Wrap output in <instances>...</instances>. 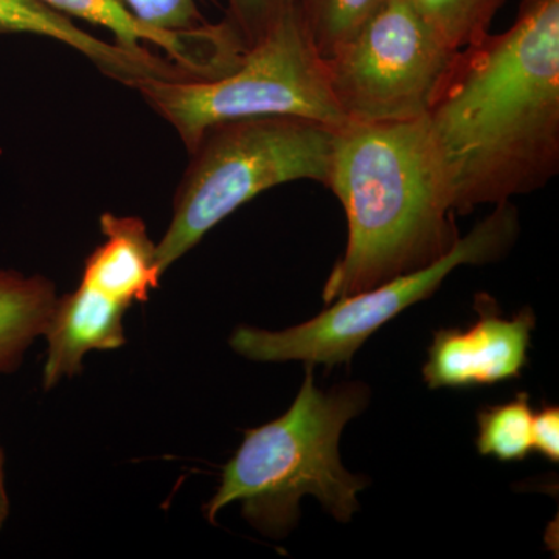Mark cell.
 <instances>
[{"label": "cell", "mask_w": 559, "mask_h": 559, "mask_svg": "<svg viewBox=\"0 0 559 559\" xmlns=\"http://www.w3.org/2000/svg\"><path fill=\"white\" fill-rule=\"evenodd\" d=\"M334 131L297 117L226 121L205 131L189 153L170 224L156 242L162 274L264 191L297 180L326 187Z\"/></svg>", "instance_id": "obj_4"}, {"label": "cell", "mask_w": 559, "mask_h": 559, "mask_svg": "<svg viewBox=\"0 0 559 559\" xmlns=\"http://www.w3.org/2000/svg\"><path fill=\"white\" fill-rule=\"evenodd\" d=\"M143 102L179 135L186 150L226 121L297 117L333 130L347 127L297 5L246 49L237 68L213 80H146L135 84Z\"/></svg>", "instance_id": "obj_5"}, {"label": "cell", "mask_w": 559, "mask_h": 559, "mask_svg": "<svg viewBox=\"0 0 559 559\" xmlns=\"http://www.w3.org/2000/svg\"><path fill=\"white\" fill-rule=\"evenodd\" d=\"M455 215L559 173V0H524L509 31L460 50L425 117Z\"/></svg>", "instance_id": "obj_1"}, {"label": "cell", "mask_w": 559, "mask_h": 559, "mask_svg": "<svg viewBox=\"0 0 559 559\" xmlns=\"http://www.w3.org/2000/svg\"><path fill=\"white\" fill-rule=\"evenodd\" d=\"M10 516V498L5 485V455L0 447V530Z\"/></svg>", "instance_id": "obj_20"}, {"label": "cell", "mask_w": 559, "mask_h": 559, "mask_svg": "<svg viewBox=\"0 0 559 559\" xmlns=\"http://www.w3.org/2000/svg\"><path fill=\"white\" fill-rule=\"evenodd\" d=\"M459 51L433 33L409 0H389L323 62L348 124L404 123L425 119Z\"/></svg>", "instance_id": "obj_7"}, {"label": "cell", "mask_w": 559, "mask_h": 559, "mask_svg": "<svg viewBox=\"0 0 559 559\" xmlns=\"http://www.w3.org/2000/svg\"><path fill=\"white\" fill-rule=\"evenodd\" d=\"M100 229L106 240L87 257L81 282L130 308L148 300L164 274L145 223L103 213Z\"/></svg>", "instance_id": "obj_12"}, {"label": "cell", "mask_w": 559, "mask_h": 559, "mask_svg": "<svg viewBox=\"0 0 559 559\" xmlns=\"http://www.w3.org/2000/svg\"><path fill=\"white\" fill-rule=\"evenodd\" d=\"M57 299L51 280L0 270V374L20 369L33 342L44 336Z\"/></svg>", "instance_id": "obj_13"}, {"label": "cell", "mask_w": 559, "mask_h": 559, "mask_svg": "<svg viewBox=\"0 0 559 559\" xmlns=\"http://www.w3.org/2000/svg\"><path fill=\"white\" fill-rule=\"evenodd\" d=\"M419 16L452 50H463L489 35L506 0H409Z\"/></svg>", "instance_id": "obj_16"}, {"label": "cell", "mask_w": 559, "mask_h": 559, "mask_svg": "<svg viewBox=\"0 0 559 559\" xmlns=\"http://www.w3.org/2000/svg\"><path fill=\"white\" fill-rule=\"evenodd\" d=\"M314 367L305 364L304 384L288 412L245 430L204 507L210 524H216L221 510L240 502L250 525L278 538L296 525L305 496L318 499L340 522L359 510L358 495L369 481L344 468L340 440L349 419L366 409L369 389L360 382L319 389Z\"/></svg>", "instance_id": "obj_3"}, {"label": "cell", "mask_w": 559, "mask_h": 559, "mask_svg": "<svg viewBox=\"0 0 559 559\" xmlns=\"http://www.w3.org/2000/svg\"><path fill=\"white\" fill-rule=\"evenodd\" d=\"M226 21L249 49L297 5V0H226Z\"/></svg>", "instance_id": "obj_17"}, {"label": "cell", "mask_w": 559, "mask_h": 559, "mask_svg": "<svg viewBox=\"0 0 559 559\" xmlns=\"http://www.w3.org/2000/svg\"><path fill=\"white\" fill-rule=\"evenodd\" d=\"M326 189L348 223L326 305L429 266L459 241L450 187L425 119L334 131Z\"/></svg>", "instance_id": "obj_2"}, {"label": "cell", "mask_w": 559, "mask_h": 559, "mask_svg": "<svg viewBox=\"0 0 559 559\" xmlns=\"http://www.w3.org/2000/svg\"><path fill=\"white\" fill-rule=\"evenodd\" d=\"M474 308L480 318L468 329H443L433 334L423 366V378L430 390L513 381L527 367L536 325L532 308L502 318L487 294H477Z\"/></svg>", "instance_id": "obj_8"}, {"label": "cell", "mask_w": 559, "mask_h": 559, "mask_svg": "<svg viewBox=\"0 0 559 559\" xmlns=\"http://www.w3.org/2000/svg\"><path fill=\"white\" fill-rule=\"evenodd\" d=\"M533 415L527 392L477 414V451L500 462H521L533 451Z\"/></svg>", "instance_id": "obj_14"}, {"label": "cell", "mask_w": 559, "mask_h": 559, "mask_svg": "<svg viewBox=\"0 0 559 559\" xmlns=\"http://www.w3.org/2000/svg\"><path fill=\"white\" fill-rule=\"evenodd\" d=\"M533 451L551 463L559 462V409L546 406L533 415Z\"/></svg>", "instance_id": "obj_19"}, {"label": "cell", "mask_w": 559, "mask_h": 559, "mask_svg": "<svg viewBox=\"0 0 559 559\" xmlns=\"http://www.w3.org/2000/svg\"><path fill=\"white\" fill-rule=\"evenodd\" d=\"M520 229L516 205L500 202L466 237H460L447 255L429 266L333 301L316 318L290 329L238 326L230 336V347L257 362L304 360L329 369L349 364L371 334L412 305L429 299L452 271L463 264L480 266L503 259L516 245Z\"/></svg>", "instance_id": "obj_6"}, {"label": "cell", "mask_w": 559, "mask_h": 559, "mask_svg": "<svg viewBox=\"0 0 559 559\" xmlns=\"http://www.w3.org/2000/svg\"><path fill=\"white\" fill-rule=\"evenodd\" d=\"M143 22L160 31L189 32L207 24L200 0H121Z\"/></svg>", "instance_id": "obj_18"}, {"label": "cell", "mask_w": 559, "mask_h": 559, "mask_svg": "<svg viewBox=\"0 0 559 559\" xmlns=\"http://www.w3.org/2000/svg\"><path fill=\"white\" fill-rule=\"evenodd\" d=\"M128 310L127 305L83 282L73 293L58 297L44 331V390L80 374L87 353L123 347V318Z\"/></svg>", "instance_id": "obj_11"}, {"label": "cell", "mask_w": 559, "mask_h": 559, "mask_svg": "<svg viewBox=\"0 0 559 559\" xmlns=\"http://www.w3.org/2000/svg\"><path fill=\"white\" fill-rule=\"evenodd\" d=\"M62 16L97 25L112 33L116 43L130 49L156 47L160 53L190 70L198 80H213L237 68L246 46L226 20L189 32L160 31L121 0H39ZM151 49V47H150Z\"/></svg>", "instance_id": "obj_9"}, {"label": "cell", "mask_w": 559, "mask_h": 559, "mask_svg": "<svg viewBox=\"0 0 559 559\" xmlns=\"http://www.w3.org/2000/svg\"><path fill=\"white\" fill-rule=\"evenodd\" d=\"M0 35H35L57 40L83 55L103 75L130 90L146 80H193L189 70L164 53L150 47L130 49L97 38L39 0H0Z\"/></svg>", "instance_id": "obj_10"}, {"label": "cell", "mask_w": 559, "mask_h": 559, "mask_svg": "<svg viewBox=\"0 0 559 559\" xmlns=\"http://www.w3.org/2000/svg\"><path fill=\"white\" fill-rule=\"evenodd\" d=\"M389 0H297L301 24L320 57L347 44Z\"/></svg>", "instance_id": "obj_15"}]
</instances>
